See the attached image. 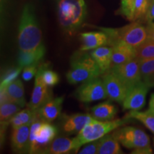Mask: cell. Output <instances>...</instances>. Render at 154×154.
<instances>
[{
    "label": "cell",
    "mask_w": 154,
    "mask_h": 154,
    "mask_svg": "<svg viewBox=\"0 0 154 154\" xmlns=\"http://www.w3.org/2000/svg\"><path fill=\"white\" fill-rule=\"evenodd\" d=\"M80 146L76 137L70 138L59 136L56 137L53 141L44 150L43 153L47 154H65L77 153L79 151Z\"/></svg>",
    "instance_id": "15"
},
{
    "label": "cell",
    "mask_w": 154,
    "mask_h": 154,
    "mask_svg": "<svg viewBox=\"0 0 154 154\" xmlns=\"http://www.w3.org/2000/svg\"><path fill=\"white\" fill-rule=\"evenodd\" d=\"M38 117V111L31 109L27 107L24 110L19 111L10 121V124L12 127V129L17 128L19 127L26 124H30L33 123V121Z\"/></svg>",
    "instance_id": "23"
},
{
    "label": "cell",
    "mask_w": 154,
    "mask_h": 154,
    "mask_svg": "<svg viewBox=\"0 0 154 154\" xmlns=\"http://www.w3.org/2000/svg\"><path fill=\"white\" fill-rule=\"evenodd\" d=\"M112 134L123 146L128 149H134L131 153H152L149 136L143 130L133 126H121Z\"/></svg>",
    "instance_id": "4"
},
{
    "label": "cell",
    "mask_w": 154,
    "mask_h": 154,
    "mask_svg": "<svg viewBox=\"0 0 154 154\" xmlns=\"http://www.w3.org/2000/svg\"><path fill=\"white\" fill-rule=\"evenodd\" d=\"M30 124L13 129L11 135V145L13 151L18 153H29Z\"/></svg>",
    "instance_id": "16"
},
{
    "label": "cell",
    "mask_w": 154,
    "mask_h": 154,
    "mask_svg": "<svg viewBox=\"0 0 154 154\" xmlns=\"http://www.w3.org/2000/svg\"><path fill=\"white\" fill-rule=\"evenodd\" d=\"M102 80L106 90L108 97L119 103H123L128 91V88L119 77L109 69L102 74Z\"/></svg>",
    "instance_id": "10"
},
{
    "label": "cell",
    "mask_w": 154,
    "mask_h": 154,
    "mask_svg": "<svg viewBox=\"0 0 154 154\" xmlns=\"http://www.w3.org/2000/svg\"><path fill=\"white\" fill-rule=\"evenodd\" d=\"M109 46L112 48L111 67L123 64L136 58V48L132 47L121 40H115Z\"/></svg>",
    "instance_id": "14"
},
{
    "label": "cell",
    "mask_w": 154,
    "mask_h": 154,
    "mask_svg": "<svg viewBox=\"0 0 154 154\" xmlns=\"http://www.w3.org/2000/svg\"><path fill=\"white\" fill-rule=\"evenodd\" d=\"M126 119H134L141 122L154 134V113L149 109L146 111H131L125 116Z\"/></svg>",
    "instance_id": "25"
},
{
    "label": "cell",
    "mask_w": 154,
    "mask_h": 154,
    "mask_svg": "<svg viewBox=\"0 0 154 154\" xmlns=\"http://www.w3.org/2000/svg\"><path fill=\"white\" fill-rule=\"evenodd\" d=\"M0 121H1V131H5L8 125L10 124L11 118L21 110V106L13 101L6 102L0 104Z\"/></svg>",
    "instance_id": "22"
},
{
    "label": "cell",
    "mask_w": 154,
    "mask_h": 154,
    "mask_svg": "<svg viewBox=\"0 0 154 154\" xmlns=\"http://www.w3.org/2000/svg\"><path fill=\"white\" fill-rule=\"evenodd\" d=\"M63 102V96L51 97L37 110L38 117L46 122H52L60 116Z\"/></svg>",
    "instance_id": "17"
},
{
    "label": "cell",
    "mask_w": 154,
    "mask_h": 154,
    "mask_svg": "<svg viewBox=\"0 0 154 154\" xmlns=\"http://www.w3.org/2000/svg\"><path fill=\"white\" fill-rule=\"evenodd\" d=\"M110 70L122 80L128 89L142 81L140 61L137 58L123 64L111 67Z\"/></svg>",
    "instance_id": "9"
},
{
    "label": "cell",
    "mask_w": 154,
    "mask_h": 154,
    "mask_svg": "<svg viewBox=\"0 0 154 154\" xmlns=\"http://www.w3.org/2000/svg\"><path fill=\"white\" fill-rule=\"evenodd\" d=\"M121 14L126 17L128 20L133 21L134 5L136 0H121Z\"/></svg>",
    "instance_id": "32"
},
{
    "label": "cell",
    "mask_w": 154,
    "mask_h": 154,
    "mask_svg": "<svg viewBox=\"0 0 154 154\" xmlns=\"http://www.w3.org/2000/svg\"><path fill=\"white\" fill-rule=\"evenodd\" d=\"M57 134V126L38 117L30 127L29 153H43Z\"/></svg>",
    "instance_id": "6"
},
{
    "label": "cell",
    "mask_w": 154,
    "mask_h": 154,
    "mask_svg": "<svg viewBox=\"0 0 154 154\" xmlns=\"http://www.w3.org/2000/svg\"><path fill=\"white\" fill-rule=\"evenodd\" d=\"M128 119L124 118V119L101 121L94 119L77 135L76 138L80 147L89 142L103 138L106 134H110L116 128L126 124Z\"/></svg>",
    "instance_id": "5"
},
{
    "label": "cell",
    "mask_w": 154,
    "mask_h": 154,
    "mask_svg": "<svg viewBox=\"0 0 154 154\" xmlns=\"http://www.w3.org/2000/svg\"><path fill=\"white\" fill-rule=\"evenodd\" d=\"M91 111V114L94 119L101 121H108L114 119L118 109L110 101H105L92 107Z\"/></svg>",
    "instance_id": "20"
},
{
    "label": "cell",
    "mask_w": 154,
    "mask_h": 154,
    "mask_svg": "<svg viewBox=\"0 0 154 154\" xmlns=\"http://www.w3.org/2000/svg\"><path fill=\"white\" fill-rule=\"evenodd\" d=\"M59 20L66 32L72 34L83 24L87 14L84 0H60Z\"/></svg>",
    "instance_id": "3"
},
{
    "label": "cell",
    "mask_w": 154,
    "mask_h": 154,
    "mask_svg": "<svg viewBox=\"0 0 154 154\" xmlns=\"http://www.w3.org/2000/svg\"><path fill=\"white\" fill-rule=\"evenodd\" d=\"M44 55L36 53H29L19 51L18 63L19 66L22 68H25L26 66L38 65L42 59H44Z\"/></svg>",
    "instance_id": "28"
},
{
    "label": "cell",
    "mask_w": 154,
    "mask_h": 154,
    "mask_svg": "<svg viewBox=\"0 0 154 154\" xmlns=\"http://www.w3.org/2000/svg\"><path fill=\"white\" fill-rule=\"evenodd\" d=\"M19 50L22 52L45 55L42 31L36 19L33 6L27 4L23 9L19 27Z\"/></svg>",
    "instance_id": "1"
},
{
    "label": "cell",
    "mask_w": 154,
    "mask_h": 154,
    "mask_svg": "<svg viewBox=\"0 0 154 154\" xmlns=\"http://www.w3.org/2000/svg\"><path fill=\"white\" fill-rule=\"evenodd\" d=\"M151 0H136L134 5L133 21L146 17L149 9Z\"/></svg>",
    "instance_id": "29"
},
{
    "label": "cell",
    "mask_w": 154,
    "mask_h": 154,
    "mask_svg": "<svg viewBox=\"0 0 154 154\" xmlns=\"http://www.w3.org/2000/svg\"><path fill=\"white\" fill-rule=\"evenodd\" d=\"M99 139L89 142V143L84 145V146L82 149L79 150L78 153L79 154H96L98 153L99 149Z\"/></svg>",
    "instance_id": "33"
},
{
    "label": "cell",
    "mask_w": 154,
    "mask_h": 154,
    "mask_svg": "<svg viewBox=\"0 0 154 154\" xmlns=\"http://www.w3.org/2000/svg\"><path fill=\"white\" fill-rule=\"evenodd\" d=\"M6 89L11 101L22 108L25 106L26 100L24 97V87L22 81L17 79L10 83L6 87Z\"/></svg>",
    "instance_id": "24"
},
{
    "label": "cell",
    "mask_w": 154,
    "mask_h": 154,
    "mask_svg": "<svg viewBox=\"0 0 154 154\" xmlns=\"http://www.w3.org/2000/svg\"><path fill=\"white\" fill-rule=\"evenodd\" d=\"M139 61L142 81L149 88H154V59Z\"/></svg>",
    "instance_id": "26"
},
{
    "label": "cell",
    "mask_w": 154,
    "mask_h": 154,
    "mask_svg": "<svg viewBox=\"0 0 154 154\" xmlns=\"http://www.w3.org/2000/svg\"><path fill=\"white\" fill-rule=\"evenodd\" d=\"M149 87L143 81L128 89L122 105L124 110L139 111L145 106Z\"/></svg>",
    "instance_id": "11"
},
{
    "label": "cell",
    "mask_w": 154,
    "mask_h": 154,
    "mask_svg": "<svg viewBox=\"0 0 154 154\" xmlns=\"http://www.w3.org/2000/svg\"><path fill=\"white\" fill-rule=\"evenodd\" d=\"M145 19L147 20V22L154 20V0H151V3H150Z\"/></svg>",
    "instance_id": "36"
},
{
    "label": "cell",
    "mask_w": 154,
    "mask_h": 154,
    "mask_svg": "<svg viewBox=\"0 0 154 154\" xmlns=\"http://www.w3.org/2000/svg\"><path fill=\"white\" fill-rule=\"evenodd\" d=\"M149 110L150 111H151L153 113H154V93L152 94L151 96V99H150L149 101Z\"/></svg>",
    "instance_id": "38"
},
{
    "label": "cell",
    "mask_w": 154,
    "mask_h": 154,
    "mask_svg": "<svg viewBox=\"0 0 154 154\" xmlns=\"http://www.w3.org/2000/svg\"><path fill=\"white\" fill-rule=\"evenodd\" d=\"M49 87L42 79V67L40 66L35 76L33 91L27 107L32 110L37 111L46 101L51 99L52 94H51Z\"/></svg>",
    "instance_id": "13"
},
{
    "label": "cell",
    "mask_w": 154,
    "mask_h": 154,
    "mask_svg": "<svg viewBox=\"0 0 154 154\" xmlns=\"http://www.w3.org/2000/svg\"><path fill=\"white\" fill-rule=\"evenodd\" d=\"M120 144L113 134H108L99 139L98 154L123 153Z\"/></svg>",
    "instance_id": "21"
},
{
    "label": "cell",
    "mask_w": 154,
    "mask_h": 154,
    "mask_svg": "<svg viewBox=\"0 0 154 154\" xmlns=\"http://www.w3.org/2000/svg\"><path fill=\"white\" fill-rule=\"evenodd\" d=\"M22 69L23 68H22V67L19 66L17 67V68L9 69V70L5 73V75H4L2 79L0 86H7L10 83L13 82L14 81L17 79V77L19 76V75L20 74L21 72H22Z\"/></svg>",
    "instance_id": "31"
},
{
    "label": "cell",
    "mask_w": 154,
    "mask_h": 154,
    "mask_svg": "<svg viewBox=\"0 0 154 154\" xmlns=\"http://www.w3.org/2000/svg\"><path fill=\"white\" fill-rule=\"evenodd\" d=\"M41 67L42 79L44 82L49 87L57 85L59 82V75L51 69H47V64H42Z\"/></svg>",
    "instance_id": "30"
},
{
    "label": "cell",
    "mask_w": 154,
    "mask_h": 154,
    "mask_svg": "<svg viewBox=\"0 0 154 154\" xmlns=\"http://www.w3.org/2000/svg\"><path fill=\"white\" fill-rule=\"evenodd\" d=\"M146 28H147L148 32V38L154 41V22H153V21L148 22Z\"/></svg>",
    "instance_id": "37"
},
{
    "label": "cell",
    "mask_w": 154,
    "mask_h": 154,
    "mask_svg": "<svg viewBox=\"0 0 154 154\" xmlns=\"http://www.w3.org/2000/svg\"><path fill=\"white\" fill-rule=\"evenodd\" d=\"M82 46L80 50H94L103 46L109 45V37L104 32H85L80 34Z\"/></svg>",
    "instance_id": "18"
},
{
    "label": "cell",
    "mask_w": 154,
    "mask_h": 154,
    "mask_svg": "<svg viewBox=\"0 0 154 154\" xmlns=\"http://www.w3.org/2000/svg\"><path fill=\"white\" fill-rule=\"evenodd\" d=\"M93 119V116L89 113L63 114L59 123V128L65 134H78L83 128Z\"/></svg>",
    "instance_id": "12"
},
{
    "label": "cell",
    "mask_w": 154,
    "mask_h": 154,
    "mask_svg": "<svg viewBox=\"0 0 154 154\" xmlns=\"http://www.w3.org/2000/svg\"><path fill=\"white\" fill-rule=\"evenodd\" d=\"M91 54L99 66L102 74L111 69L112 65V48L111 47H99L92 50Z\"/></svg>",
    "instance_id": "19"
},
{
    "label": "cell",
    "mask_w": 154,
    "mask_h": 154,
    "mask_svg": "<svg viewBox=\"0 0 154 154\" xmlns=\"http://www.w3.org/2000/svg\"><path fill=\"white\" fill-rule=\"evenodd\" d=\"M102 73L91 53L86 51H76L71 58L70 68L66 79L70 84L84 83L101 76Z\"/></svg>",
    "instance_id": "2"
},
{
    "label": "cell",
    "mask_w": 154,
    "mask_h": 154,
    "mask_svg": "<svg viewBox=\"0 0 154 154\" xmlns=\"http://www.w3.org/2000/svg\"><path fill=\"white\" fill-rule=\"evenodd\" d=\"M38 70V65H33V66L25 67L23 69L22 71V79L26 82H29L34 76H36Z\"/></svg>",
    "instance_id": "34"
},
{
    "label": "cell",
    "mask_w": 154,
    "mask_h": 154,
    "mask_svg": "<svg viewBox=\"0 0 154 154\" xmlns=\"http://www.w3.org/2000/svg\"><path fill=\"white\" fill-rule=\"evenodd\" d=\"M74 96L82 103H90L108 97L103 80L99 77L82 83L75 91Z\"/></svg>",
    "instance_id": "8"
},
{
    "label": "cell",
    "mask_w": 154,
    "mask_h": 154,
    "mask_svg": "<svg viewBox=\"0 0 154 154\" xmlns=\"http://www.w3.org/2000/svg\"><path fill=\"white\" fill-rule=\"evenodd\" d=\"M153 144H154V138H153Z\"/></svg>",
    "instance_id": "39"
},
{
    "label": "cell",
    "mask_w": 154,
    "mask_h": 154,
    "mask_svg": "<svg viewBox=\"0 0 154 154\" xmlns=\"http://www.w3.org/2000/svg\"><path fill=\"white\" fill-rule=\"evenodd\" d=\"M136 58L138 60L154 59V41L148 38L145 42L136 48Z\"/></svg>",
    "instance_id": "27"
},
{
    "label": "cell",
    "mask_w": 154,
    "mask_h": 154,
    "mask_svg": "<svg viewBox=\"0 0 154 154\" xmlns=\"http://www.w3.org/2000/svg\"><path fill=\"white\" fill-rule=\"evenodd\" d=\"M6 87L7 86H0V104L6 103V102L12 101L7 94Z\"/></svg>",
    "instance_id": "35"
},
{
    "label": "cell",
    "mask_w": 154,
    "mask_h": 154,
    "mask_svg": "<svg viewBox=\"0 0 154 154\" xmlns=\"http://www.w3.org/2000/svg\"><path fill=\"white\" fill-rule=\"evenodd\" d=\"M99 29L107 34L109 46L112 42L119 39L132 47L137 48L148 38L147 28L138 22H134L118 29L102 27Z\"/></svg>",
    "instance_id": "7"
}]
</instances>
